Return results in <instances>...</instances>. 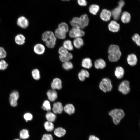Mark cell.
<instances>
[{
  "instance_id": "1",
  "label": "cell",
  "mask_w": 140,
  "mask_h": 140,
  "mask_svg": "<svg viewBox=\"0 0 140 140\" xmlns=\"http://www.w3.org/2000/svg\"><path fill=\"white\" fill-rule=\"evenodd\" d=\"M42 39L48 47L52 48L54 47L56 38L55 34L52 32L47 31L44 32L42 34Z\"/></svg>"
},
{
  "instance_id": "2",
  "label": "cell",
  "mask_w": 140,
  "mask_h": 140,
  "mask_svg": "<svg viewBox=\"0 0 140 140\" xmlns=\"http://www.w3.org/2000/svg\"><path fill=\"white\" fill-rule=\"evenodd\" d=\"M109 115L112 117L113 122L115 125H118L121 120L124 118L125 113L121 109H115L109 113Z\"/></svg>"
},
{
  "instance_id": "3",
  "label": "cell",
  "mask_w": 140,
  "mask_h": 140,
  "mask_svg": "<svg viewBox=\"0 0 140 140\" xmlns=\"http://www.w3.org/2000/svg\"><path fill=\"white\" fill-rule=\"evenodd\" d=\"M69 30L68 25L65 22H62L58 25V27L55 31V35L56 37L60 39H65L66 34Z\"/></svg>"
},
{
  "instance_id": "4",
  "label": "cell",
  "mask_w": 140,
  "mask_h": 140,
  "mask_svg": "<svg viewBox=\"0 0 140 140\" xmlns=\"http://www.w3.org/2000/svg\"><path fill=\"white\" fill-rule=\"evenodd\" d=\"M99 87L101 90L105 93L111 91L113 88L111 80L107 78H103L99 83Z\"/></svg>"
},
{
  "instance_id": "5",
  "label": "cell",
  "mask_w": 140,
  "mask_h": 140,
  "mask_svg": "<svg viewBox=\"0 0 140 140\" xmlns=\"http://www.w3.org/2000/svg\"><path fill=\"white\" fill-rule=\"evenodd\" d=\"M125 4L124 0H120L118 2V6L114 9L111 12V16L115 20H117L119 19L121 13L122 8Z\"/></svg>"
},
{
  "instance_id": "6",
  "label": "cell",
  "mask_w": 140,
  "mask_h": 140,
  "mask_svg": "<svg viewBox=\"0 0 140 140\" xmlns=\"http://www.w3.org/2000/svg\"><path fill=\"white\" fill-rule=\"evenodd\" d=\"M118 89L119 91L123 94L126 95L128 94L130 90L129 82L127 80L122 81L118 86Z\"/></svg>"
},
{
  "instance_id": "7",
  "label": "cell",
  "mask_w": 140,
  "mask_h": 140,
  "mask_svg": "<svg viewBox=\"0 0 140 140\" xmlns=\"http://www.w3.org/2000/svg\"><path fill=\"white\" fill-rule=\"evenodd\" d=\"M85 32L81 29L73 27L70 30L69 35L71 38L81 37L84 36Z\"/></svg>"
},
{
  "instance_id": "8",
  "label": "cell",
  "mask_w": 140,
  "mask_h": 140,
  "mask_svg": "<svg viewBox=\"0 0 140 140\" xmlns=\"http://www.w3.org/2000/svg\"><path fill=\"white\" fill-rule=\"evenodd\" d=\"M18 93L17 91L12 92L10 95L9 101L12 106L15 107L17 105V101L19 98Z\"/></svg>"
},
{
  "instance_id": "9",
  "label": "cell",
  "mask_w": 140,
  "mask_h": 140,
  "mask_svg": "<svg viewBox=\"0 0 140 140\" xmlns=\"http://www.w3.org/2000/svg\"><path fill=\"white\" fill-rule=\"evenodd\" d=\"M108 28L110 31L113 32H117L120 30V25L115 20H113L109 24Z\"/></svg>"
},
{
  "instance_id": "10",
  "label": "cell",
  "mask_w": 140,
  "mask_h": 140,
  "mask_svg": "<svg viewBox=\"0 0 140 140\" xmlns=\"http://www.w3.org/2000/svg\"><path fill=\"white\" fill-rule=\"evenodd\" d=\"M17 23L18 26L23 29L26 28L29 25L28 20L24 16H21L19 17L17 20Z\"/></svg>"
},
{
  "instance_id": "11",
  "label": "cell",
  "mask_w": 140,
  "mask_h": 140,
  "mask_svg": "<svg viewBox=\"0 0 140 140\" xmlns=\"http://www.w3.org/2000/svg\"><path fill=\"white\" fill-rule=\"evenodd\" d=\"M111 16V12L106 9H103L100 15L101 19L103 21H107L109 20Z\"/></svg>"
},
{
  "instance_id": "12",
  "label": "cell",
  "mask_w": 140,
  "mask_h": 140,
  "mask_svg": "<svg viewBox=\"0 0 140 140\" xmlns=\"http://www.w3.org/2000/svg\"><path fill=\"white\" fill-rule=\"evenodd\" d=\"M81 29H83L87 26L89 23V20L87 15L85 14L81 15L79 17Z\"/></svg>"
},
{
  "instance_id": "13",
  "label": "cell",
  "mask_w": 140,
  "mask_h": 140,
  "mask_svg": "<svg viewBox=\"0 0 140 140\" xmlns=\"http://www.w3.org/2000/svg\"><path fill=\"white\" fill-rule=\"evenodd\" d=\"M127 61L129 65L131 66H134L137 64L138 59L135 54H131L127 56Z\"/></svg>"
},
{
  "instance_id": "14",
  "label": "cell",
  "mask_w": 140,
  "mask_h": 140,
  "mask_svg": "<svg viewBox=\"0 0 140 140\" xmlns=\"http://www.w3.org/2000/svg\"><path fill=\"white\" fill-rule=\"evenodd\" d=\"M62 82L61 79L58 78L54 79L51 84V87L53 89L60 90L62 88Z\"/></svg>"
},
{
  "instance_id": "15",
  "label": "cell",
  "mask_w": 140,
  "mask_h": 140,
  "mask_svg": "<svg viewBox=\"0 0 140 140\" xmlns=\"http://www.w3.org/2000/svg\"><path fill=\"white\" fill-rule=\"evenodd\" d=\"M52 110L53 113L55 114L61 113L64 110V107L62 103L60 102L54 103Z\"/></svg>"
},
{
  "instance_id": "16",
  "label": "cell",
  "mask_w": 140,
  "mask_h": 140,
  "mask_svg": "<svg viewBox=\"0 0 140 140\" xmlns=\"http://www.w3.org/2000/svg\"><path fill=\"white\" fill-rule=\"evenodd\" d=\"M95 68L97 69H102L106 66V63L105 61L102 58H99L96 60L94 63Z\"/></svg>"
},
{
  "instance_id": "17",
  "label": "cell",
  "mask_w": 140,
  "mask_h": 140,
  "mask_svg": "<svg viewBox=\"0 0 140 140\" xmlns=\"http://www.w3.org/2000/svg\"><path fill=\"white\" fill-rule=\"evenodd\" d=\"M114 75L117 79H120L122 78L124 74V68L122 67L118 66L117 67L114 71Z\"/></svg>"
},
{
  "instance_id": "18",
  "label": "cell",
  "mask_w": 140,
  "mask_h": 140,
  "mask_svg": "<svg viewBox=\"0 0 140 140\" xmlns=\"http://www.w3.org/2000/svg\"><path fill=\"white\" fill-rule=\"evenodd\" d=\"M44 46L42 44L38 43L36 44L34 47V51L35 53L38 55L43 54L45 51Z\"/></svg>"
},
{
  "instance_id": "19",
  "label": "cell",
  "mask_w": 140,
  "mask_h": 140,
  "mask_svg": "<svg viewBox=\"0 0 140 140\" xmlns=\"http://www.w3.org/2000/svg\"><path fill=\"white\" fill-rule=\"evenodd\" d=\"M121 52L119 47L115 44H112L109 47L108 51V54H114Z\"/></svg>"
},
{
  "instance_id": "20",
  "label": "cell",
  "mask_w": 140,
  "mask_h": 140,
  "mask_svg": "<svg viewBox=\"0 0 140 140\" xmlns=\"http://www.w3.org/2000/svg\"><path fill=\"white\" fill-rule=\"evenodd\" d=\"M47 95L49 100L51 102L55 101L57 97V93L55 90H50L47 92Z\"/></svg>"
},
{
  "instance_id": "21",
  "label": "cell",
  "mask_w": 140,
  "mask_h": 140,
  "mask_svg": "<svg viewBox=\"0 0 140 140\" xmlns=\"http://www.w3.org/2000/svg\"><path fill=\"white\" fill-rule=\"evenodd\" d=\"M82 66L83 68L89 69L92 66V62L91 59L89 58H86L83 59L82 60Z\"/></svg>"
},
{
  "instance_id": "22",
  "label": "cell",
  "mask_w": 140,
  "mask_h": 140,
  "mask_svg": "<svg viewBox=\"0 0 140 140\" xmlns=\"http://www.w3.org/2000/svg\"><path fill=\"white\" fill-rule=\"evenodd\" d=\"M90 74L89 72L85 69H82L79 72L78 74V77L81 81H83L86 78H88Z\"/></svg>"
},
{
  "instance_id": "23",
  "label": "cell",
  "mask_w": 140,
  "mask_h": 140,
  "mask_svg": "<svg viewBox=\"0 0 140 140\" xmlns=\"http://www.w3.org/2000/svg\"><path fill=\"white\" fill-rule=\"evenodd\" d=\"M25 38L24 36L21 34H19L16 35L15 38V43L19 45H22L25 43Z\"/></svg>"
},
{
  "instance_id": "24",
  "label": "cell",
  "mask_w": 140,
  "mask_h": 140,
  "mask_svg": "<svg viewBox=\"0 0 140 140\" xmlns=\"http://www.w3.org/2000/svg\"><path fill=\"white\" fill-rule=\"evenodd\" d=\"M65 112L69 115L73 114L75 111V108L72 104H69L65 105L64 107Z\"/></svg>"
},
{
  "instance_id": "25",
  "label": "cell",
  "mask_w": 140,
  "mask_h": 140,
  "mask_svg": "<svg viewBox=\"0 0 140 140\" xmlns=\"http://www.w3.org/2000/svg\"><path fill=\"white\" fill-rule=\"evenodd\" d=\"M121 54V52L115 54H109L108 56V59L111 62H116L119 60Z\"/></svg>"
},
{
  "instance_id": "26",
  "label": "cell",
  "mask_w": 140,
  "mask_h": 140,
  "mask_svg": "<svg viewBox=\"0 0 140 140\" xmlns=\"http://www.w3.org/2000/svg\"><path fill=\"white\" fill-rule=\"evenodd\" d=\"M84 44V41L81 37L75 38L73 41L74 46L77 49L80 48Z\"/></svg>"
},
{
  "instance_id": "27",
  "label": "cell",
  "mask_w": 140,
  "mask_h": 140,
  "mask_svg": "<svg viewBox=\"0 0 140 140\" xmlns=\"http://www.w3.org/2000/svg\"><path fill=\"white\" fill-rule=\"evenodd\" d=\"M121 19L123 23H128L130 20V15L127 12H124L122 14Z\"/></svg>"
},
{
  "instance_id": "28",
  "label": "cell",
  "mask_w": 140,
  "mask_h": 140,
  "mask_svg": "<svg viewBox=\"0 0 140 140\" xmlns=\"http://www.w3.org/2000/svg\"><path fill=\"white\" fill-rule=\"evenodd\" d=\"M54 132L56 136L60 137L65 135L66 133V131L65 129L62 127H59L55 129Z\"/></svg>"
},
{
  "instance_id": "29",
  "label": "cell",
  "mask_w": 140,
  "mask_h": 140,
  "mask_svg": "<svg viewBox=\"0 0 140 140\" xmlns=\"http://www.w3.org/2000/svg\"><path fill=\"white\" fill-rule=\"evenodd\" d=\"M19 137L21 139L25 140L28 139L30 137L28 130L26 129H23L20 131Z\"/></svg>"
},
{
  "instance_id": "30",
  "label": "cell",
  "mask_w": 140,
  "mask_h": 140,
  "mask_svg": "<svg viewBox=\"0 0 140 140\" xmlns=\"http://www.w3.org/2000/svg\"><path fill=\"white\" fill-rule=\"evenodd\" d=\"M71 25L73 27L81 29L79 17H75L73 18L70 22Z\"/></svg>"
},
{
  "instance_id": "31",
  "label": "cell",
  "mask_w": 140,
  "mask_h": 140,
  "mask_svg": "<svg viewBox=\"0 0 140 140\" xmlns=\"http://www.w3.org/2000/svg\"><path fill=\"white\" fill-rule=\"evenodd\" d=\"M45 117L47 121L52 122H54L56 118L55 114L51 112H48L46 114Z\"/></svg>"
},
{
  "instance_id": "32",
  "label": "cell",
  "mask_w": 140,
  "mask_h": 140,
  "mask_svg": "<svg viewBox=\"0 0 140 140\" xmlns=\"http://www.w3.org/2000/svg\"><path fill=\"white\" fill-rule=\"evenodd\" d=\"M63 46L68 50L71 51L73 50V47L71 41L67 40L64 41L63 44Z\"/></svg>"
},
{
  "instance_id": "33",
  "label": "cell",
  "mask_w": 140,
  "mask_h": 140,
  "mask_svg": "<svg viewBox=\"0 0 140 140\" xmlns=\"http://www.w3.org/2000/svg\"><path fill=\"white\" fill-rule=\"evenodd\" d=\"M45 129L48 131H51L54 129V126L52 122L47 121L44 124Z\"/></svg>"
},
{
  "instance_id": "34",
  "label": "cell",
  "mask_w": 140,
  "mask_h": 140,
  "mask_svg": "<svg viewBox=\"0 0 140 140\" xmlns=\"http://www.w3.org/2000/svg\"><path fill=\"white\" fill-rule=\"evenodd\" d=\"M99 9V6L95 4L92 5L89 8V11L90 13L94 15H95L97 13Z\"/></svg>"
},
{
  "instance_id": "35",
  "label": "cell",
  "mask_w": 140,
  "mask_h": 140,
  "mask_svg": "<svg viewBox=\"0 0 140 140\" xmlns=\"http://www.w3.org/2000/svg\"><path fill=\"white\" fill-rule=\"evenodd\" d=\"M58 52L59 55L63 57L67 56L69 53L68 50L63 46H61L59 48Z\"/></svg>"
},
{
  "instance_id": "36",
  "label": "cell",
  "mask_w": 140,
  "mask_h": 140,
  "mask_svg": "<svg viewBox=\"0 0 140 140\" xmlns=\"http://www.w3.org/2000/svg\"><path fill=\"white\" fill-rule=\"evenodd\" d=\"M42 108L45 110L50 111L51 110V107L49 101L48 100H45L43 103Z\"/></svg>"
},
{
  "instance_id": "37",
  "label": "cell",
  "mask_w": 140,
  "mask_h": 140,
  "mask_svg": "<svg viewBox=\"0 0 140 140\" xmlns=\"http://www.w3.org/2000/svg\"><path fill=\"white\" fill-rule=\"evenodd\" d=\"M32 74L33 78L36 80H38L40 78V72L37 69L33 70L32 72Z\"/></svg>"
},
{
  "instance_id": "38",
  "label": "cell",
  "mask_w": 140,
  "mask_h": 140,
  "mask_svg": "<svg viewBox=\"0 0 140 140\" xmlns=\"http://www.w3.org/2000/svg\"><path fill=\"white\" fill-rule=\"evenodd\" d=\"M62 66L64 69L66 70L71 69L73 67V64L69 61L63 62Z\"/></svg>"
},
{
  "instance_id": "39",
  "label": "cell",
  "mask_w": 140,
  "mask_h": 140,
  "mask_svg": "<svg viewBox=\"0 0 140 140\" xmlns=\"http://www.w3.org/2000/svg\"><path fill=\"white\" fill-rule=\"evenodd\" d=\"M59 57L60 61L63 62L69 61L73 58V56L71 53H69L68 55L66 57H63L59 55Z\"/></svg>"
},
{
  "instance_id": "40",
  "label": "cell",
  "mask_w": 140,
  "mask_h": 140,
  "mask_svg": "<svg viewBox=\"0 0 140 140\" xmlns=\"http://www.w3.org/2000/svg\"><path fill=\"white\" fill-rule=\"evenodd\" d=\"M132 39L136 44L138 46L140 45V37L137 33L134 34L132 37Z\"/></svg>"
},
{
  "instance_id": "41",
  "label": "cell",
  "mask_w": 140,
  "mask_h": 140,
  "mask_svg": "<svg viewBox=\"0 0 140 140\" xmlns=\"http://www.w3.org/2000/svg\"><path fill=\"white\" fill-rule=\"evenodd\" d=\"M8 66V64L4 60L1 59L0 60V70L6 69Z\"/></svg>"
},
{
  "instance_id": "42",
  "label": "cell",
  "mask_w": 140,
  "mask_h": 140,
  "mask_svg": "<svg viewBox=\"0 0 140 140\" xmlns=\"http://www.w3.org/2000/svg\"><path fill=\"white\" fill-rule=\"evenodd\" d=\"M7 53L5 50L2 47H0V59H2L6 57Z\"/></svg>"
},
{
  "instance_id": "43",
  "label": "cell",
  "mask_w": 140,
  "mask_h": 140,
  "mask_svg": "<svg viewBox=\"0 0 140 140\" xmlns=\"http://www.w3.org/2000/svg\"><path fill=\"white\" fill-rule=\"evenodd\" d=\"M41 140H53V138L51 134H45L43 135Z\"/></svg>"
},
{
  "instance_id": "44",
  "label": "cell",
  "mask_w": 140,
  "mask_h": 140,
  "mask_svg": "<svg viewBox=\"0 0 140 140\" xmlns=\"http://www.w3.org/2000/svg\"><path fill=\"white\" fill-rule=\"evenodd\" d=\"M24 118L27 122L31 120L33 118L32 115L30 113H26L24 115Z\"/></svg>"
},
{
  "instance_id": "45",
  "label": "cell",
  "mask_w": 140,
  "mask_h": 140,
  "mask_svg": "<svg viewBox=\"0 0 140 140\" xmlns=\"http://www.w3.org/2000/svg\"><path fill=\"white\" fill-rule=\"evenodd\" d=\"M77 2L78 4L81 6H86L87 4L86 0H77Z\"/></svg>"
},
{
  "instance_id": "46",
  "label": "cell",
  "mask_w": 140,
  "mask_h": 140,
  "mask_svg": "<svg viewBox=\"0 0 140 140\" xmlns=\"http://www.w3.org/2000/svg\"><path fill=\"white\" fill-rule=\"evenodd\" d=\"M89 140H99V138L94 135H91L90 136Z\"/></svg>"
},
{
  "instance_id": "47",
  "label": "cell",
  "mask_w": 140,
  "mask_h": 140,
  "mask_svg": "<svg viewBox=\"0 0 140 140\" xmlns=\"http://www.w3.org/2000/svg\"><path fill=\"white\" fill-rule=\"evenodd\" d=\"M13 140H21L20 139L16 138V139H14Z\"/></svg>"
},
{
  "instance_id": "48",
  "label": "cell",
  "mask_w": 140,
  "mask_h": 140,
  "mask_svg": "<svg viewBox=\"0 0 140 140\" xmlns=\"http://www.w3.org/2000/svg\"><path fill=\"white\" fill-rule=\"evenodd\" d=\"M62 1H69L70 0H62Z\"/></svg>"
}]
</instances>
